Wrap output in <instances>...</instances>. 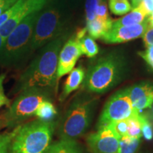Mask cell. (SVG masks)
<instances>
[{
  "label": "cell",
  "mask_w": 153,
  "mask_h": 153,
  "mask_svg": "<svg viewBox=\"0 0 153 153\" xmlns=\"http://www.w3.org/2000/svg\"><path fill=\"white\" fill-rule=\"evenodd\" d=\"M140 144V138L124 135L120 137L117 153H135Z\"/></svg>",
  "instance_id": "obj_19"
},
{
  "label": "cell",
  "mask_w": 153,
  "mask_h": 153,
  "mask_svg": "<svg viewBox=\"0 0 153 153\" xmlns=\"http://www.w3.org/2000/svg\"><path fill=\"white\" fill-rule=\"evenodd\" d=\"M92 93L78 94L65 112L58 128L62 140H76L87 132L94 116L99 98Z\"/></svg>",
  "instance_id": "obj_4"
},
{
  "label": "cell",
  "mask_w": 153,
  "mask_h": 153,
  "mask_svg": "<svg viewBox=\"0 0 153 153\" xmlns=\"http://www.w3.org/2000/svg\"><path fill=\"white\" fill-rule=\"evenodd\" d=\"M24 2V0H18L16 3L14 4L11 8H9L8 10L6 11L4 13L0 15V28L5 24L9 19H10L11 17L14 16L15 14L18 11L20 8V7Z\"/></svg>",
  "instance_id": "obj_25"
},
{
  "label": "cell",
  "mask_w": 153,
  "mask_h": 153,
  "mask_svg": "<svg viewBox=\"0 0 153 153\" xmlns=\"http://www.w3.org/2000/svg\"><path fill=\"white\" fill-rule=\"evenodd\" d=\"M45 153H85L75 140H62L51 144Z\"/></svg>",
  "instance_id": "obj_17"
},
{
  "label": "cell",
  "mask_w": 153,
  "mask_h": 153,
  "mask_svg": "<svg viewBox=\"0 0 153 153\" xmlns=\"http://www.w3.org/2000/svg\"><path fill=\"white\" fill-rule=\"evenodd\" d=\"M40 11L26 17L5 40L0 53V65L1 67L18 68L32 53L30 42Z\"/></svg>",
  "instance_id": "obj_6"
},
{
  "label": "cell",
  "mask_w": 153,
  "mask_h": 153,
  "mask_svg": "<svg viewBox=\"0 0 153 153\" xmlns=\"http://www.w3.org/2000/svg\"><path fill=\"white\" fill-rule=\"evenodd\" d=\"M127 72L126 57L120 53L110 52L91 63L82 82L83 87L89 93H106L123 81Z\"/></svg>",
  "instance_id": "obj_2"
},
{
  "label": "cell",
  "mask_w": 153,
  "mask_h": 153,
  "mask_svg": "<svg viewBox=\"0 0 153 153\" xmlns=\"http://www.w3.org/2000/svg\"><path fill=\"white\" fill-rule=\"evenodd\" d=\"M17 1L18 0H0V15L11 8Z\"/></svg>",
  "instance_id": "obj_33"
},
{
  "label": "cell",
  "mask_w": 153,
  "mask_h": 153,
  "mask_svg": "<svg viewBox=\"0 0 153 153\" xmlns=\"http://www.w3.org/2000/svg\"><path fill=\"white\" fill-rule=\"evenodd\" d=\"M82 0H65V1L68 4L69 7L71 8L72 7H74V6L79 3Z\"/></svg>",
  "instance_id": "obj_34"
},
{
  "label": "cell",
  "mask_w": 153,
  "mask_h": 153,
  "mask_svg": "<svg viewBox=\"0 0 153 153\" xmlns=\"http://www.w3.org/2000/svg\"><path fill=\"white\" fill-rule=\"evenodd\" d=\"M70 18V7L65 0H49L36 19L30 42L31 52L68 33Z\"/></svg>",
  "instance_id": "obj_3"
},
{
  "label": "cell",
  "mask_w": 153,
  "mask_h": 153,
  "mask_svg": "<svg viewBox=\"0 0 153 153\" xmlns=\"http://www.w3.org/2000/svg\"><path fill=\"white\" fill-rule=\"evenodd\" d=\"M143 39L145 46H153V26L152 25L149 24L148 28L143 36Z\"/></svg>",
  "instance_id": "obj_31"
},
{
  "label": "cell",
  "mask_w": 153,
  "mask_h": 153,
  "mask_svg": "<svg viewBox=\"0 0 153 153\" xmlns=\"http://www.w3.org/2000/svg\"><path fill=\"white\" fill-rule=\"evenodd\" d=\"M52 91L41 88H30L19 92L8 111L3 116L6 126H14L33 116L41 103L51 99Z\"/></svg>",
  "instance_id": "obj_7"
},
{
  "label": "cell",
  "mask_w": 153,
  "mask_h": 153,
  "mask_svg": "<svg viewBox=\"0 0 153 153\" xmlns=\"http://www.w3.org/2000/svg\"><path fill=\"white\" fill-rule=\"evenodd\" d=\"M77 41L83 55H86L88 57H94L99 53V48L98 45L94 39L90 36H85Z\"/></svg>",
  "instance_id": "obj_20"
},
{
  "label": "cell",
  "mask_w": 153,
  "mask_h": 153,
  "mask_svg": "<svg viewBox=\"0 0 153 153\" xmlns=\"http://www.w3.org/2000/svg\"><path fill=\"white\" fill-rule=\"evenodd\" d=\"M128 88L129 96L134 108L139 112L150 108L153 104V84L141 82Z\"/></svg>",
  "instance_id": "obj_13"
},
{
  "label": "cell",
  "mask_w": 153,
  "mask_h": 153,
  "mask_svg": "<svg viewBox=\"0 0 153 153\" xmlns=\"http://www.w3.org/2000/svg\"><path fill=\"white\" fill-rule=\"evenodd\" d=\"M148 19L149 21V24L153 26V12L148 17Z\"/></svg>",
  "instance_id": "obj_38"
},
{
  "label": "cell",
  "mask_w": 153,
  "mask_h": 153,
  "mask_svg": "<svg viewBox=\"0 0 153 153\" xmlns=\"http://www.w3.org/2000/svg\"><path fill=\"white\" fill-rule=\"evenodd\" d=\"M142 117L143 114H140L135 115L127 118L128 122V131L126 135L132 137L141 138L142 135Z\"/></svg>",
  "instance_id": "obj_21"
},
{
  "label": "cell",
  "mask_w": 153,
  "mask_h": 153,
  "mask_svg": "<svg viewBox=\"0 0 153 153\" xmlns=\"http://www.w3.org/2000/svg\"><path fill=\"white\" fill-rule=\"evenodd\" d=\"M138 54L146 62L149 67L153 70V46L147 47L145 51L140 52Z\"/></svg>",
  "instance_id": "obj_29"
},
{
  "label": "cell",
  "mask_w": 153,
  "mask_h": 153,
  "mask_svg": "<svg viewBox=\"0 0 153 153\" xmlns=\"http://www.w3.org/2000/svg\"><path fill=\"white\" fill-rule=\"evenodd\" d=\"M14 131L0 133V153H9L11 139Z\"/></svg>",
  "instance_id": "obj_24"
},
{
  "label": "cell",
  "mask_w": 153,
  "mask_h": 153,
  "mask_svg": "<svg viewBox=\"0 0 153 153\" xmlns=\"http://www.w3.org/2000/svg\"><path fill=\"white\" fill-rule=\"evenodd\" d=\"M149 16L153 12V0H142L137 6Z\"/></svg>",
  "instance_id": "obj_32"
},
{
  "label": "cell",
  "mask_w": 153,
  "mask_h": 153,
  "mask_svg": "<svg viewBox=\"0 0 153 153\" xmlns=\"http://www.w3.org/2000/svg\"><path fill=\"white\" fill-rule=\"evenodd\" d=\"M69 33H65L41 48L28 68L19 78L15 91L21 92L30 88L52 91L57 85L58 57Z\"/></svg>",
  "instance_id": "obj_1"
},
{
  "label": "cell",
  "mask_w": 153,
  "mask_h": 153,
  "mask_svg": "<svg viewBox=\"0 0 153 153\" xmlns=\"http://www.w3.org/2000/svg\"><path fill=\"white\" fill-rule=\"evenodd\" d=\"M109 8L117 16L126 14L132 10V6L128 0H109Z\"/></svg>",
  "instance_id": "obj_22"
},
{
  "label": "cell",
  "mask_w": 153,
  "mask_h": 153,
  "mask_svg": "<svg viewBox=\"0 0 153 153\" xmlns=\"http://www.w3.org/2000/svg\"><path fill=\"white\" fill-rule=\"evenodd\" d=\"M103 0H86L85 11L87 22L94 20L97 16V11Z\"/></svg>",
  "instance_id": "obj_23"
},
{
  "label": "cell",
  "mask_w": 153,
  "mask_h": 153,
  "mask_svg": "<svg viewBox=\"0 0 153 153\" xmlns=\"http://www.w3.org/2000/svg\"><path fill=\"white\" fill-rule=\"evenodd\" d=\"M112 24L113 20L110 17L107 20H102L96 17L94 20L87 22L86 28L89 36L93 39H101L112 28Z\"/></svg>",
  "instance_id": "obj_15"
},
{
  "label": "cell",
  "mask_w": 153,
  "mask_h": 153,
  "mask_svg": "<svg viewBox=\"0 0 153 153\" xmlns=\"http://www.w3.org/2000/svg\"><path fill=\"white\" fill-rule=\"evenodd\" d=\"M142 135L146 140H151L153 138V128L150 120L145 114H143L142 117Z\"/></svg>",
  "instance_id": "obj_26"
},
{
  "label": "cell",
  "mask_w": 153,
  "mask_h": 153,
  "mask_svg": "<svg viewBox=\"0 0 153 153\" xmlns=\"http://www.w3.org/2000/svg\"><path fill=\"white\" fill-rule=\"evenodd\" d=\"M6 77V74H2L0 75V108L3 106H9L10 105V100L7 98L4 90V81Z\"/></svg>",
  "instance_id": "obj_28"
},
{
  "label": "cell",
  "mask_w": 153,
  "mask_h": 153,
  "mask_svg": "<svg viewBox=\"0 0 153 153\" xmlns=\"http://www.w3.org/2000/svg\"><path fill=\"white\" fill-rule=\"evenodd\" d=\"M134 108L129 96L128 88L114 93L106 101L99 116L97 128H101L116 121L126 119L140 114Z\"/></svg>",
  "instance_id": "obj_8"
},
{
  "label": "cell",
  "mask_w": 153,
  "mask_h": 153,
  "mask_svg": "<svg viewBox=\"0 0 153 153\" xmlns=\"http://www.w3.org/2000/svg\"><path fill=\"white\" fill-rule=\"evenodd\" d=\"M56 123L34 120L15 128L9 153H45L51 145Z\"/></svg>",
  "instance_id": "obj_5"
},
{
  "label": "cell",
  "mask_w": 153,
  "mask_h": 153,
  "mask_svg": "<svg viewBox=\"0 0 153 153\" xmlns=\"http://www.w3.org/2000/svg\"><path fill=\"white\" fill-rule=\"evenodd\" d=\"M49 0H24L18 11L0 28V35L5 41L13 30L32 13L41 10Z\"/></svg>",
  "instance_id": "obj_12"
},
{
  "label": "cell",
  "mask_w": 153,
  "mask_h": 153,
  "mask_svg": "<svg viewBox=\"0 0 153 153\" xmlns=\"http://www.w3.org/2000/svg\"><path fill=\"white\" fill-rule=\"evenodd\" d=\"M85 70L82 66L73 69L70 72L65 82L63 90L60 96V101L65 100L70 94L73 92L81 85L85 77Z\"/></svg>",
  "instance_id": "obj_14"
},
{
  "label": "cell",
  "mask_w": 153,
  "mask_h": 153,
  "mask_svg": "<svg viewBox=\"0 0 153 153\" xmlns=\"http://www.w3.org/2000/svg\"><path fill=\"white\" fill-rule=\"evenodd\" d=\"M148 16L143 11L140 7L134 8L133 11L128 12L126 16L113 21L112 28L122 27V26H132V25L138 24L144 22L148 19Z\"/></svg>",
  "instance_id": "obj_16"
},
{
  "label": "cell",
  "mask_w": 153,
  "mask_h": 153,
  "mask_svg": "<svg viewBox=\"0 0 153 153\" xmlns=\"http://www.w3.org/2000/svg\"><path fill=\"white\" fill-rule=\"evenodd\" d=\"M57 114L56 108L51 101V99H47L41 103L35 113V116L38 119L43 121H52Z\"/></svg>",
  "instance_id": "obj_18"
},
{
  "label": "cell",
  "mask_w": 153,
  "mask_h": 153,
  "mask_svg": "<svg viewBox=\"0 0 153 153\" xmlns=\"http://www.w3.org/2000/svg\"><path fill=\"white\" fill-rule=\"evenodd\" d=\"M4 43V41L3 40V38H2V37H1V36L0 35V53H1V50H2V48H3Z\"/></svg>",
  "instance_id": "obj_37"
},
{
  "label": "cell",
  "mask_w": 153,
  "mask_h": 153,
  "mask_svg": "<svg viewBox=\"0 0 153 153\" xmlns=\"http://www.w3.org/2000/svg\"><path fill=\"white\" fill-rule=\"evenodd\" d=\"M132 3V8H136L140 4L142 0H131Z\"/></svg>",
  "instance_id": "obj_35"
},
{
  "label": "cell",
  "mask_w": 153,
  "mask_h": 153,
  "mask_svg": "<svg viewBox=\"0 0 153 153\" xmlns=\"http://www.w3.org/2000/svg\"><path fill=\"white\" fill-rule=\"evenodd\" d=\"M3 126H5V122L4 119V117L1 116V117L0 118V128H1Z\"/></svg>",
  "instance_id": "obj_39"
},
{
  "label": "cell",
  "mask_w": 153,
  "mask_h": 153,
  "mask_svg": "<svg viewBox=\"0 0 153 153\" xmlns=\"http://www.w3.org/2000/svg\"><path fill=\"white\" fill-rule=\"evenodd\" d=\"M96 17L102 19V20H107V19L109 18L106 0H103L100 3V4H99L98 9H97V16Z\"/></svg>",
  "instance_id": "obj_30"
},
{
  "label": "cell",
  "mask_w": 153,
  "mask_h": 153,
  "mask_svg": "<svg viewBox=\"0 0 153 153\" xmlns=\"http://www.w3.org/2000/svg\"><path fill=\"white\" fill-rule=\"evenodd\" d=\"M149 26L148 19L138 24L111 28L101 38L106 43H121L143 37Z\"/></svg>",
  "instance_id": "obj_10"
},
{
  "label": "cell",
  "mask_w": 153,
  "mask_h": 153,
  "mask_svg": "<svg viewBox=\"0 0 153 153\" xmlns=\"http://www.w3.org/2000/svg\"><path fill=\"white\" fill-rule=\"evenodd\" d=\"M79 42L75 37L71 38L60 50L57 70V79L70 73L74 69L76 61L82 55Z\"/></svg>",
  "instance_id": "obj_11"
},
{
  "label": "cell",
  "mask_w": 153,
  "mask_h": 153,
  "mask_svg": "<svg viewBox=\"0 0 153 153\" xmlns=\"http://www.w3.org/2000/svg\"><path fill=\"white\" fill-rule=\"evenodd\" d=\"M111 125L114 127L115 131L117 133L120 137L126 135L128 131L127 118L113 122V123H111Z\"/></svg>",
  "instance_id": "obj_27"
},
{
  "label": "cell",
  "mask_w": 153,
  "mask_h": 153,
  "mask_svg": "<svg viewBox=\"0 0 153 153\" xmlns=\"http://www.w3.org/2000/svg\"><path fill=\"white\" fill-rule=\"evenodd\" d=\"M120 137L110 123L89 134L87 143L91 153H117Z\"/></svg>",
  "instance_id": "obj_9"
},
{
  "label": "cell",
  "mask_w": 153,
  "mask_h": 153,
  "mask_svg": "<svg viewBox=\"0 0 153 153\" xmlns=\"http://www.w3.org/2000/svg\"><path fill=\"white\" fill-rule=\"evenodd\" d=\"M150 108V111L148 112V114H145V115H146L147 117H148L150 120H153V104H152V106H151Z\"/></svg>",
  "instance_id": "obj_36"
}]
</instances>
